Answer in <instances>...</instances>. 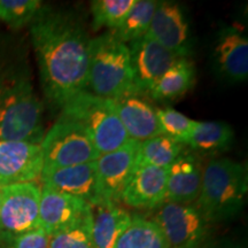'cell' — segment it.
Masks as SVG:
<instances>
[{"mask_svg": "<svg viewBox=\"0 0 248 248\" xmlns=\"http://www.w3.org/2000/svg\"><path fill=\"white\" fill-rule=\"evenodd\" d=\"M30 36L45 97L61 108L86 90L91 38L73 14L43 6L31 21Z\"/></svg>", "mask_w": 248, "mask_h": 248, "instance_id": "cell-1", "label": "cell"}, {"mask_svg": "<svg viewBox=\"0 0 248 248\" xmlns=\"http://www.w3.org/2000/svg\"><path fill=\"white\" fill-rule=\"evenodd\" d=\"M44 135V109L28 68L0 64V140L40 145Z\"/></svg>", "mask_w": 248, "mask_h": 248, "instance_id": "cell-2", "label": "cell"}, {"mask_svg": "<svg viewBox=\"0 0 248 248\" xmlns=\"http://www.w3.org/2000/svg\"><path fill=\"white\" fill-rule=\"evenodd\" d=\"M247 194L246 166L228 157L210 160L194 206L209 224L234 218L244 208Z\"/></svg>", "mask_w": 248, "mask_h": 248, "instance_id": "cell-3", "label": "cell"}, {"mask_svg": "<svg viewBox=\"0 0 248 248\" xmlns=\"http://www.w3.org/2000/svg\"><path fill=\"white\" fill-rule=\"evenodd\" d=\"M86 91L110 100L135 93L128 45L110 31L90 39Z\"/></svg>", "mask_w": 248, "mask_h": 248, "instance_id": "cell-4", "label": "cell"}, {"mask_svg": "<svg viewBox=\"0 0 248 248\" xmlns=\"http://www.w3.org/2000/svg\"><path fill=\"white\" fill-rule=\"evenodd\" d=\"M60 110L84 130L100 155L115 151L130 140L110 99L97 97L85 90L68 99Z\"/></svg>", "mask_w": 248, "mask_h": 248, "instance_id": "cell-5", "label": "cell"}, {"mask_svg": "<svg viewBox=\"0 0 248 248\" xmlns=\"http://www.w3.org/2000/svg\"><path fill=\"white\" fill-rule=\"evenodd\" d=\"M43 169L63 168L97 161L100 156L78 124L60 114L40 142Z\"/></svg>", "mask_w": 248, "mask_h": 248, "instance_id": "cell-6", "label": "cell"}, {"mask_svg": "<svg viewBox=\"0 0 248 248\" xmlns=\"http://www.w3.org/2000/svg\"><path fill=\"white\" fill-rule=\"evenodd\" d=\"M40 186L15 183L0 191V245L39 226Z\"/></svg>", "mask_w": 248, "mask_h": 248, "instance_id": "cell-7", "label": "cell"}, {"mask_svg": "<svg viewBox=\"0 0 248 248\" xmlns=\"http://www.w3.org/2000/svg\"><path fill=\"white\" fill-rule=\"evenodd\" d=\"M153 221L170 248H199L207 243L210 224L194 204L163 202Z\"/></svg>", "mask_w": 248, "mask_h": 248, "instance_id": "cell-8", "label": "cell"}, {"mask_svg": "<svg viewBox=\"0 0 248 248\" xmlns=\"http://www.w3.org/2000/svg\"><path fill=\"white\" fill-rule=\"evenodd\" d=\"M133 90L135 93H150L177 58L147 35L129 43Z\"/></svg>", "mask_w": 248, "mask_h": 248, "instance_id": "cell-9", "label": "cell"}, {"mask_svg": "<svg viewBox=\"0 0 248 248\" xmlns=\"http://www.w3.org/2000/svg\"><path fill=\"white\" fill-rule=\"evenodd\" d=\"M139 144L130 139L117 150L101 154L95 161L101 201L120 202L121 195L138 166Z\"/></svg>", "mask_w": 248, "mask_h": 248, "instance_id": "cell-10", "label": "cell"}, {"mask_svg": "<svg viewBox=\"0 0 248 248\" xmlns=\"http://www.w3.org/2000/svg\"><path fill=\"white\" fill-rule=\"evenodd\" d=\"M147 36L177 58H187L192 51L190 24L177 2H156Z\"/></svg>", "mask_w": 248, "mask_h": 248, "instance_id": "cell-11", "label": "cell"}, {"mask_svg": "<svg viewBox=\"0 0 248 248\" xmlns=\"http://www.w3.org/2000/svg\"><path fill=\"white\" fill-rule=\"evenodd\" d=\"M39 179L43 186L79 198L90 206L101 201L95 161L63 168L43 169Z\"/></svg>", "mask_w": 248, "mask_h": 248, "instance_id": "cell-12", "label": "cell"}, {"mask_svg": "<svg viewBox=\"0 0 248 248\" xmlns=\"http://www.w3.org/2000/svg\"><path fill=\"white\" fill-rule=\"evenodd\" d=\"M40 186L39 226L48 235L75 224L91 213V206L84 200Z\"/></svg>", "mask_w": 248, "mask_h": 248, "instance_id": "cell-13", "label": "cell"}, {"mask_svg": "<svg viewBox=\"0 0 248 248\" xmlns=\"http://www.w3.org/2000/svg\"><path fill=\"white\" fill-rule=\"evenodd\" d=\"M43 166L40 145L0 140V178L7 185L37 182Z\"/></svg>", "mask_w": 248, "mask_h": 248, "instance_id": "cell-14", "label": "cell"}, {"mask_svg": "<svg viewBox=\"0 0 248 248\" xmlns=\"http://www.w3.org/2000/svg\"><path fill=\"white\" fill-rule=\"evenodd\" d=\"M168 168L138 162L122 195L121 202L137 209H154L166 201Z\"/></svg>", "mask_w": 248, "mask_h": 248, "instance_id": "cell-15", "label": "cell"}, {"mask_svg": "<svg viewBox=\"0 0 248 248\" xmlns=\"http://www.w3.org/2000/svg\"><path fill=\"white\" fill-rule=\"evenodd\" d=\"M214 60L221 75L230 82H244L248 76V39L237 24L223 27L217 33Z\"/></svg>", "mask_w": 248, "mask_h": 248, "instance_id": "cell-16", "label": "cell"}, {"mask_svg": "<svg viewBox=\"0 0 248 248\" xmlns=\"http://www.w3.org/2000/svg\"><path fill=\"white\" fill-rule=\"evenodd\" d=\"M120 122L129 138L136 141L163 135L156 116V108L138 93H129L111 100Z\"/></svg>", "mask_w": 248, "mask_h": 248, "instance_id": "cell-17", "label": "cell"}, {"mask_svg": "<svg viewBox=\"0 0 248 248\" xmlns=\"http://www.w3.org/2000/svg\"><path fill=\"white\" fill-rule=\"evenodd\" d=\"M203 167L192 153H183L168 168L164 202L192 204L198 200L202 183Z\"/></svg>", "mask_w": 248, "mask_h": 248, "instance_id": "cell-18", "label": "cell"}, {"mask_svg": "<svg viewBox=\"0 0 248 248\" xmlns=\"http://www.w3.org/2000/svg\"><path fill=\"white\" fill-rule=\"evenodd\" d=\"M132 215L110 201H100L91 206L92 239L95 248H115L126 230Z\"/></svg>", "mask_w": 248, "mask_h": 248, "instance_id": "cell-19", "label": "cell"}, {"mask_svg": "<svg viewBox=\"0 0 248 248\" xmlns=\"http://www.w3.org/2000/svg\"><path fill=\"white\" fill-rule=\"evenodd\" d=\"M233 130L228 123L218 121H195L185 146L202 153L225 151L233 142Z\"/></svg>", "mask_w": 248, "mask_h": 248, "instance_id": "cell-20", "label": "cell"}, {"mask_svg": "<svg viewBox=\"0 0 248 248\" xmlns=\"http://www.w3.org/2000/svg\"><path fill=\"white\" fill-rule=\"evenodd\" d=\"M194 80L195 69L193 63L187 58H179L164 73L150 94L157 101L175 100L192 89Z\"/></svg>", "mask_w": 248, "mask_h": 248, "instance_id": "cell-21", "label": "cell"}, {"mask_svg": "<svg viewBox=\"0 0 248 248\" xmlns=\"http://www.w3.org/2000/svg\"><path fill=\"white\" fill-rule=\"evenodd\" d=\"M115 248H170L153 219L132 216L131 222L117 241Z\"/></svg>", "mask_w": 248, "mask_h": 248, "instance_id": "cell-22", "label": "cell"}, {"mask_svg": "<svg viewBox=\"0 0 248 248\" xmlns=\"http://www.w3.org/2000/svg\"><path fill=\"white\" fill-rule=\"evenodd\" d=\"M156 2L154 0H136L120 26L110 32L124 44L146 36Z\"/></svg>", "mask_w": 248, "mask_h": 248, "instance_id": "cell-23", "label": "cell"}, {"mask_svg": "<svg viewBox=\"0 0 248 248\" xmlns=\"http://www.w3.org/2000/svg\"><path fill=\"white\" fill-rule=\"evenodd\" d=\"M184 151V144L167 135H160L139 144V162L157 168H169Z\"/></svg>", "mask_w": 248, "mask_h": 248, "instance_id": "cell-24", "label": "cell"}, {"mask_svg": "<svg viewBox=\"0 0 248 248\" xmlns=\"http://www.w3.org/2000/svg\"><path fill=\"white\" fill-rule=\"evenodd\" d=\"M136 0H94L91 4L92 28L114 31L129 13Z\"/></svg>", "mask_w": 248, "mask_h": 248, "instance_id": "cell-25", "label": "cell"}, {"mask_svg": "<svg viewBox=\"0 0 248 248\" xmlns=\"http://www.w3.org/2000/svg\"><path fill=\"white\" fill-rule=\"evenodd\" d=\"M48 248H95L92 239L91 213L75 224L49 235Z\"/></svg>", "mask_w": 248, "mask_h": 248, "instance_id": "cell-26", "label": "cell"}, {"mask_svg": "<svg viewBox=\"0 0 248 248\" xmlns=\"http://www.w3.org/2000/svg\"><path fill=\"white\" fill-rule=\"evenodd\" d=\"M42 6L39 0H0V21L18 29L30 24Z\"/></svg>", "mask_w": 248, "mask_h": 248, "instance_id": "cell-27", "label": "cell"}, {"mask_svg": "<svg viewBox=\"0 0 248 248\" xmlns=\"http://www.w3.org/2000/svg\"><path fill=\"white\" fill-rule=\"evenodd\" d=\"M156 116L163 135L169 136L185 145L195 121L170 107L156 108Z\"/></svg>", "mask_w": 248, "mask_h": 248, "instance_id": "cell-28", "label": "cell"}, {"mask_svg": "<svg viewBox=\"0 0 248 248\" xmlns=\"http://www.w3.org/2000/svg\"><path fill=\"white\" fill-rule=\"evenodd\" d=\"M49 235L42 228L36 229L0 245V248H48Z\"/></svg>", "mask_w": 248, "mask_h": 248, "instance_id": "cell-29", "label": "cell"}, {"mask_svg": "<svg viewBox=\"0 0 248 248\" xmlns=\"http://www.w3.org/2000/svg\"><path fill=\"white\" fill-rule=\"evenodd\" d=\"M199 248H245V246L232 240H222L215 243H204Z\"/></svg>", "mask_w": 248, "mask_h": 248, "instance_id": "cell-30", "label": "cell"}, {"mask_svg": "<svg viewBox=\"0 0 248 248\" xmlns=\"http://www.w3.org/2000/svg\"><path fill=\"white\" fill-rule=\"evenodd\" d=\"M6 185H7V184H6V183L4 182V181H2V179L1 178H0V191H1L2 190V188H4L5 187V186Z\"/></svg>", "mask_w": 248, "mask_h": 248, "instance_id": "cell-31", "label": "cell"}]
</instances>
